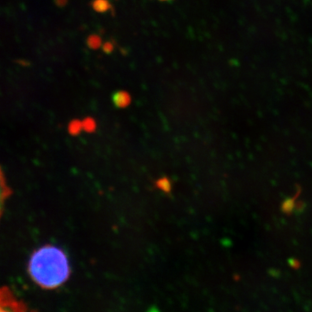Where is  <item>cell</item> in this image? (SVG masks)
I'll use <instances>...</instances> for the list:
<instances>
[{
    "label": "cell",
    "instance_id": "2",
    "mask_svg": "<svg viewBox=\"0 0 312 312\" xmlns=\"http://www.w3.org/2000/svg\"><path fill=\"white\" fill-rule=\"evenodd\" d=\"M27 309L26 303L19 299L10 288L0 286V312H23Z\"/></svg>",
    "mask_w": 312,
    "mask_h": 312
},
{
    "label": "cell",
    "instance_id": "4",
    "mask_svg": "<svg viewBox=\"0 0 312 312\" xmlns=\"http://www.w3.org/2000/svg\"><path fill=\"white\" fill-rule=\"evenodd\" d=\"M131 96L127 91H117L113 95V101L115 105L118 108H126L131 103Z\"/></svg>",
    "mask_w": 312,
    "mask_h": 312
},
{
    "label": "cell",
    "instance_id": "1",
    "mask_svg": "<svg viewBox=\"0 0 312 312\" xmlns=\"http://www.w3.org/2000/svg\"><path fill=\"white\" fill-rule=\"evenodd\" d=\"M28 273L36 285L45 290H53L67 281L71 267L65 251L54 245H46L31 255Z\"/></svg>",
    "mask_w": 312,
    "mask_h": 312
},
{
    "label": "cell",
    "instance_id": "7",
    "mask_svg": "<svg viewBox=\"0 0 312 312\" xmlns=\"http://www.w3.org/2000/svg\"><path fill=\"white\" fill-rule=\"evenodd\" d=\"M82 123H83V129H85L86 131L88 132L94 131L95 127H96L95 120L92 119V118H87V119Z\"/></svg>",
    "mask_w": 312,
    "mask_h": 312
},
{
    "label": "cell",
    "instance_id": "8",
    "mask_svg": "<svg viewBox=\"0 0 312 312\" xmlns=\"http://www.w3.org/2000/svg\"><path fill=\"white\" fill-rule=\"evenodd\" d=\"M158 187L167 192V191H169L170 189V184H169V181L168 180H166V179L165 180H160Z\"/></svg>",
    "mask_w": 312,
    "mask_h": 312
},
{
    "label": "cell",
    "instance_id": "6",
    "mask_svg": "<svg viewBox=\"0 0 312 312\" xmlns=\"http://www.w3.org/2000/svg\"><path fill=\"white\" fill-rule=\"evenodd\" d=\"M87 44L92 49H97L102 46V41L98 35H90L87 39Z\"/></svg>",
    "mask_w": 312,
    "mask_h": 312
},
{
    "label": "cell",
    "instance_id": "5",
    "mask_svg": "<svg viewBox=\"0 0 312 312\" xmlns=\"http://www.w3.org/2000/svg\"><path fill=\"white\" fill-rule=\"evenodd\" d=\"M92 7L96 13H107L111 9V4L109 0H94L92 2Z\"/></svg>",
    "mask_w": 312,
    "mask_h": 312
},
{
    "label": "cell",
    "instance_id": "10",
    "mask_svg": "<svg viewBox=\"0 0 312 312\" xmlns=\"http://www.w3.org/2000/svg\"><path fill=\"white\" fill-rule=\"evenodd\" d=\"M159 1H169V0H159Z\"/></svg>",
    "mask_w": 312,
    "mask_h": 312
},
{
    "label": "cell",
    "instance_id": "9",
    "mask_svg": "<svg viewBox=\"0 0 312 312\" xmlns=\"http://www.w3.org/2000/svg\"><path fill=\"white\" fill-rule=\"evenodd\" d=\"M102 49L104 52L106 53H111L114 50V44L111 42H107V43H102Z\"/></svg>",
    "mask_w": 312,
    "mask_h": 312
},
{
    "label": "cell",
    "instance_id": "3",
    "mask_svg": "<svg viewBox=\"0 0 312 312\" xmlns=\"http://www.w3.org/2000/svg\"><path fill=\"white\" fill-rule=\"evenodd\" d=\"M11 195H12V190L10 188L3 170L0 168V219L3 215L7 200L9 199Z\"/></svg>",
    "mask_w": 312,
    "mask_h": 312
}]
</instances>
